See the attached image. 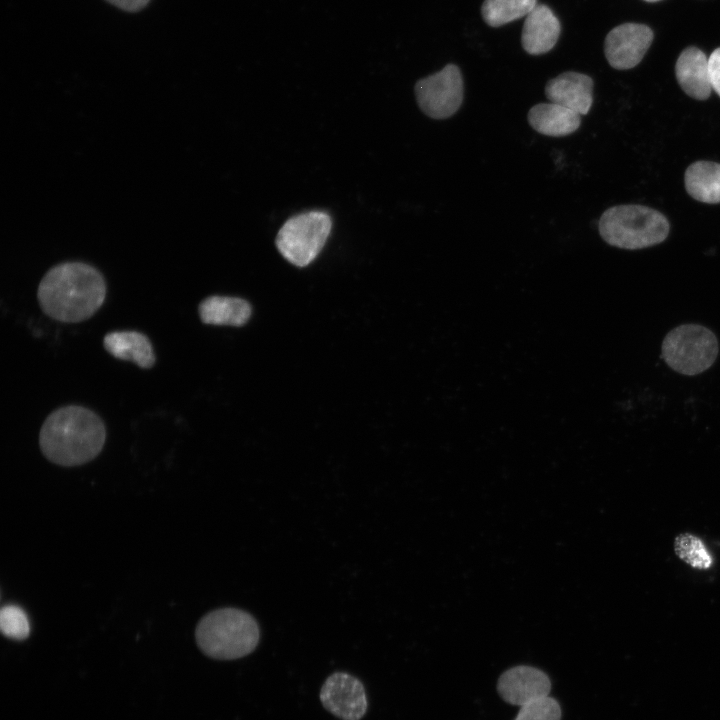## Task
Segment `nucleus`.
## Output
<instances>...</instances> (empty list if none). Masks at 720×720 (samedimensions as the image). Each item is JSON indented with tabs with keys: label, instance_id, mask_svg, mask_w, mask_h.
I'll return each mask as SVG.
<instances>
[{
	"label": "nucleus",
	"instance_id": "obj_12",
	"mask_svg": "<svg viewBox=\"0 0 720 720\" xmlns=\"http://www.w3.org/2000/svg\"><path fill=\"white\" fill-rule=\"evenodd\" d=\"M561 31L558 18L543 4H537L526 16L521 42L524 50L531 55L550 51L556 44Z\"/></svg>",
	"mask_w": 720,
	"mask_h": 720
},
{
	"label": "nucleus",
	"instance_id": "obj_17",
	"mask_svg": "<svg viewBox=\"0 0 720 720\" xmlns=\"http://www.w3.org/2000/svg\"><path fill=\"white\" fill-rule=\"evenodd\" d=\"M685 187L697 201L720 203V164L711 161L692 163L685 172Z\"/></svg>",
	"mask_w": 720,
	"mask_h": 720
},
{
	"label": "nucleus",
	"instance_id": "obj_14",
	"mask_svg": "<svg viewBox=\"0 0 720 720\" xmlns=\"http://www.w3.org/2000/svg\"><path fill=\"white\" fill-rule=\"evenodd\" d=\"M528 123L540 134L562 137L575 132L581 124V115L556 103H539L530 108Z\"/></svg>",
	"mask_w": 720,
	"mask_h": 720
},
{
	"label": "nucleus",
	"instance_id": "obj_20",
	"mask_svg": "<svg viewBox=\"0 0 720 720\" xmlns=\"http://www.w3.org/2000/svg\"><path fill=\"white\" fill-rule=\"evenodd\" d=\"M0 628L2 633L14 640H24L29 636V620L22 608L6 605L0 612Z\"/></svg>",
	"mask_w": 720,
	"mask_h": 720
},
{
	"label": "nucleus",
	"instance_id": "obj_6",
	"mask_svg": "<svg viewBox=\"0 0 720 720\" xmlns=\"http://www.w3.org/2000/svg\"><path fill=\"white\" fill-rule=\"evenodd\" d=\"M332 228L328 213L313 210L289 218L280 228L275 244L291 264H310L324 247Z\"/></svg>",
	"mask_w": 720,
	"mask_h": 720
},
{
	"label": "nucleus",
	"instance_id": "obj_9",
	"mask_svg": "<svg viewBox=\"0 0 720 720\" xmlns=\"http://www.w3.org/2000/svg\"><path fill=\"white\" fill-rule=\"evenodd\" d=\"M653 31L644 24L624 23L606 36L604 52L615 69L627 70L643 59L653 40Z\"/></svg>",
	"mask_w": 720,
	"mask_h": 720
},
{
	"label": "nucleus",
	"instance_id": "obj_16",
	"mask_svg": "<svg viewBox=\"0 0 720 720\" xmlns=\"http://www.w3.org/2000/svg\"><path fill=\"white\" fill-rule=\"evenodd\" d=\"M250 315V304L237 297L211 296L199 304V316L205 324L241 326Z\"/></svg>",
	"mask_w": 720,
	"mask_h": 720
},
{
	"label": "nucleus",
	"instance_id": "obj_5",
	"mask_svg": "<svg viewBox=\"0 0 720 720\" xmlns=\"http://www.w3.org/2000/svg\"><path fill=\"white\" fill-rule=\"evenodd\" d=\"M716 335L700 324H682L670 330L662 342L661 357L674 371L694 376L709 369L717 359Z\"/></svg>",
	"mask_w": 720,
	"mask_h": 720
},
{
	"label": "nucleus",
	"instance_id": "obj_1",
	"mask_svg": "<svg viewBox=\"0 0 720 720\" xmlns=\"http://www.w3.org/2000/svg\"><path fill=\"white\" fill-rule=\"evenodd\" d=\"M106 283L101 272L83 262H64L41 279L37 298L43 312L50 318L77 323L92 317L102 306Z\"/></svg>",
	"mask_w": 720,
	"mask_h": 720
},
{
	"label": "nucleus",
	"instance_id": "obj_22",
	"mask_svg": "<svg viewBox=\"0 0 720 720\" xmlns=\"http://www.w3.org/2000/svg\"><path fill=\"white\" fill-rule=\"evenodd\" d=\"M708 63L712 89L720 96V47L711 53Z\"/></svg>",
	"mask_w": 720,
	"mask_h": 720
},
{
	"label": "nucleus",
	"instance_id": "obj_3",
	"mask_svg": "<svg viewBox=\"0 0 720 720\" xmlns=\"http://www.w3.org/2000/svg\"><path fill=\"white\" fill-rule=\"evenodd\" d=\"M195 639L206 656L216 660H235L256 649L260 630L249 613L237 608H220L200 619Z\"/></svg>",
	"mask_w": 720,
	"mask_h": 720
},
{
	"label": "nucleus",
	"instance_id": "obj_13",
	"mask_svg": "<svg viewBox=\"0 0 720 720\" xmlns=\"http://www.w3.org/2000/svg\"><path fill=\"white\" fill-rule=\"evenodd\" d=\"M675 74L682 90L696 100H706L712 90L708 57L697 47H687L679 55Z\"/></svg>",
	"mask_w": 720,
	"mask_h": 720
},
{
	"label": "nucleus",
	"instance_id": "obj_10",
	"mask_svg": "<svg viewBox=\"0 0 720 720\" xmlns=\"http://www.w3.org/2000/svg\"><path fill=\"white\" fill-rule=\"evenodd\" d=\"M497 690L505 702L523 706L534 699L548 696L551 681L543 671L520 665L508 669L499 677Z\"/></svg>",
	"mask_w": 720,
	"mask_h": 720
},
{
	"label": "nucleus",
	"instance_id": "obj_24",
	"mask_svg": "<svg viewBox=\"0 0 720 720\" xmlns=\"http://www.w3.org/2000/svg\"><path fill=\"white\" fill-rule=\"evenodd\" d=\"M644 1H647V2H656V1H660V0H644Z\"/></svg>",
	"mask_w": 720,
	"mask_h": 720
},
{
	"label": "nucleus",
	"instance_id": "obj_21",
	"mask_svg": "<svg viewBox=\"0 0 720 720\" xmlns=\"http://www.w3.org/2000/svg\"><path fill=\"white\" fill-rule=\"evenodd\" d=\"M561 707L552 697L544 696L534 699L523 706L514 720H560Z\"/></svg>",
	"mask_w": 720,
	"mask_h": 720
},
{
	"label": "nucleus",
	"instance_id": "obj_4",
	"mask_svg": "<svg viewBox=\"0 0 720 720\" xmlns=\"http://www.w3.org/2000/svg\"><path fill=\"white\" fill-rule=\"evenodd\" d=\"M599 233L611 246L636 250L663 242L670 225L657 210L642 205H618L600 217Z\"/></svg>",
	"mask_w": 720,
	"mask_h": 720
},
{
	"label": "nucleus",
	"instance_id": "obj_15",
	"mask_svg": "<svg viewBox=\"0 0 720 720\" xmlns=\"http://www.w3.org/2000/svg\"><path fill=\"white\" fill-rule=\"evenodd\" d=\"M104 348L113 357L131 361L140 368H151L155 355L148 337L137 331H113L104 336Z\"/></svg>",
	"mask_w": 720,
	"mask_h": 720
},
{
	"label": "nucleus",
	"instance_id": "obj_19",
	"mask_svg": "<svg viewBox=\"0 0 720 720\" xmlns=\"http://www.w3.org/2000/svg\"><path fill=\"white\" fill-rule=\"evenodd\" d=\"M674 551L682 561L696 569H708L713 563L701 539L690 533H681L675 538Z\"/></svg>",
	"mask_w": 720,
	"mask_h": 720
},
{
	"label": "nucleus",
	"instance_id": "obj_18",
	"mask_svg": "<svg viewBox=\"0 0 720 720\" xmlns=\"http://www.w3.org/2000/svg\"><path fill=\"white\" fill-rule=\"evenodd\" d=\"M537 5V0H485L481 7L484 21L499 27L527 16Z\"/></svg>",
	"mask_w": 720,
	"mask_h": 720
},
{
	"label": "nucleus",
	"instance_id": "obj_8",
	"mask_svg": "<svg viewBox=\"0 0 720 720\" xmlns=\"http://www.w3.org/2000/svg\"><path fill=\"white\" fill-rule=\"evenodd\" d=\"M320 700L328 712L342 720H360L368 708L362 682L345 672H335L325 680Z\"/></svg>",
	"mask_w": 720,
	"mask_h": 720
},
{
	"label": "nucleus",
	"instance_id": "obj_2",
	"mask_svg": "<svg viewBox=\"0 0 720 720\" xmlns=\"http://www.w3.org/2000/svg\"><path fill=\"white\" fill-rule=\"evenodd\" d=\"M106 438L102 419L78 405L61 407L45 419L39 432V446L52 463L73 467L93 460Z\"/></svg>",
	"mask_w": 720,
	"mask_h": 720
},
{
	"label": "nucleus",
	"instance_id": "obj_23",
	"mask_svg": "<svg viewBox=\"0 0 720 720\" xmlns=\"http://www.w3.org/2000/svg\"><path fill=\"white\" fill-rule=\"evenodd\" d=\"M113 6L126 11L138 12L145 8L151 0H105Z\"/></svg>",
	"mask_w": 720,
	"mask_h": 720
},
{
	"label": "nucleus",
	"instance_id": "obj_11",
	"mask_svg": "<svg viewBox=\"0 0 720 720\" xmlns=\"http://www.w3.org/2000/svg\"><path fill=\"white\" fill-rule=\"evenodd\" d=\"M547 99L580 115H586L593 103V80L574 71L561 73L545 86Z\"/></svg>",
	"mask_w": 720,
	"mask_h": 720
},
{
	"label": "nucleus",
	"instance_id": "obj_7",
	"mask_svg": "<svg viewBox=\"0 0 720 720\" xmlns=\"http://www.w3.org/2000/svg\"><path fill=\"white\" fill-rule=\"evenodd\" d=\"M415 95L421 111L433 119H446L454 115L463 102L464 86L461 71L454 64L420 79Z\"/></svg>",
	"mask_w": 720,
	"mask_h": 720
}]
</instances>
